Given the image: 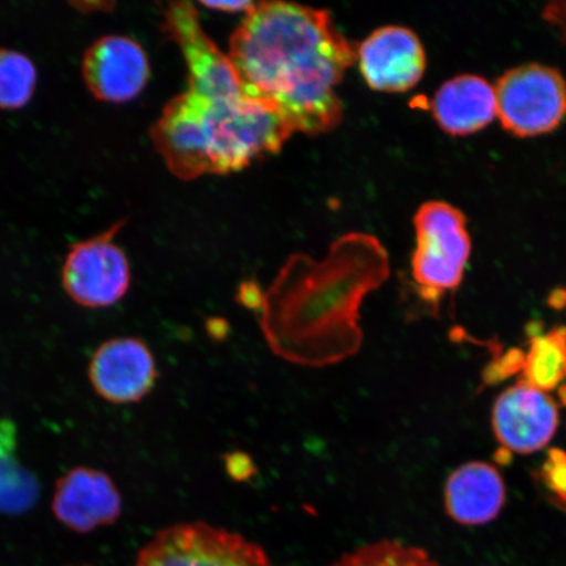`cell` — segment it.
Returning <instances> with one entry per match:
<instances>
[{"label": "cell", "instance_id": "obj_11", "mask_svg": "<svg viewBox=\"0 0 566 566\" xmlns=\"http://www.w3.org/2000/svg\"><path fill=\"white\" fill-rule=\"evenodd\" d=\"M150 65L138 42L106 35L92 44L83 60V77L98 101L126 103L146 87Z\"/></svg>", "mask_w": 566, "mask_h": 566}, {"label": "cell", "instance_id": "obj_14", "mask_svg": "<svg viewBox=\"0 0 566 566\" xmlns=\"http://www.w3.org/2000/svg\"><path fill=\"white\" fill-rule=\"evenodd\" d=\"M444 502L449 515L460 525H485L493 521L504 506V480L491 464L467 463L459 467L449 478Z\"/></svg>", "mask_w": 566, "mask_h": 566}, {"label": "cell", "instance_id": "obj_9", "mask_svg": "<svg viewBox=\"0 0 566 566\" xmlns=\"http://www.w3.org/2000/svg\"><path fill=\"white\" fill-rule=\"evenodd\" d=\"M90 380L96 394L115 405H132L150 394L157 384V364L139 338L109 339L91 359Z\"/></svg>", "mask_w": 566, "mask_h": 566}, {"label": "cell", "instance_id": "obj_1", "mask_svg": "<svg viewBox=\"0 0 566 566\" xmlns=\"http://www.w3.org/2000/svg\"><path fill=\"white\" fill-rule=\"evenodd\" d=\"M166 30L181 49L189 86L163 109L151 138L176 177L242 171L279 153L294 133L263 103L244 94L229 55L205 32L192 3L169 6Z\"/></svg>", "mask_w": 566, "mask_h": 566}, {"label": "cell", "instance_id": "obj_7", "mask_svg": "<svg viewBox=\"0 0 566 566\" xmlns=\"http://www.w3.org/2000/svg\"><path fill=\"white\" fill-rule=\"evenodd\" d=\"M123 224L71 247L62 271L63 287L83 307L113 306L129 289V263L122 248L113 242Z\"/></svg>", "mask_w": 566, "mask_h": 566}, {"label": "cell", "instance_id": "obj_19", "mask_svg": "<svg viewBox=\"0 0 566 566\" xmlns=\"http://www.w3.org/2000/svg\"><path fill=\"white\" fill-rule=\"evenodd\" d=\"M205 7L208 9H212L216 11L223 12H250L256 2H247V0H242V2H202Z\"/></svg>", "mask_w": 566, "mask_h": 566}, {"label": "cell", "instance_id": "obj_15", "mask_svg": "<svg viewBox=\"0 0 566 566\" xmlns=\"http://www.w3.org/2000/svg\"><path fill=\"white\" fill-rule=\"evenodd\" d=\"M526 375L528 384L543 391L566 377V335L563 331L535 339L528 354Z\"/></svg>", "mask_w": 566, "mask_h": 566}, {"label": "cell", "instance_id": "obj_12", "mask_svg": "<svg viewBox=\"0 0 566 566\" xmlns=\"http://www.w3.org/2000/svg\"><path fill=\"white\" fill-rule=\"evenodd\" d=\"M122 512V495L102 471L77 467L56 483L53 513L62 525L76 533L112 525Z\"/></svg>", "mask_w": 566, "mask_h": 566}, {"label": "cell", "instance_id": "obj_2", "mask_svg": "<svg viewBox=\"0 0 566 566\" xmlns=\"http://www.w3.org/2000/svg\"><path fill=\"white\" fill-rule=\"evenodd\" d=\"M229 59L244 94L277 113L294 133L318 136L342 123L336 87L357 51L328 11L256 3L232 34Z\"/></svg>", "mask_w": 566, "mask_h": 566}, {"label": "cell", "instance_id": "obj_16", "mask_svg": "<svg viewBox=\"0 0 566 566\" xmlns=\"http://www.w3.org/2000/svg\"><path fill=\"white\" fill-rule=\"evenodd\" d=\"M329 566H441L421 548L396 541L366 544Z\"/></svg>", "mask_w": 566, "mask_h": 566}, {"label": "cell", "instance_id": "obj_13", "mask_svg": "<svg viewBox=\"0 0 566 566\" xmlns=\"http://www.w3.org/2000/svg\"><path fill=\"white\" fill-rule=\"evenodd\" d=\"M431 111L438 125L450 136H470L497 117L494 88L478 75L452 77L437 91Z\"/></svg>", "mask_w": 566, "mask_h": 566}, {"label": "cell", "instance_id": "obj_17", "mask_svg": "<svg viewBox=\"0 0 566 566\" xmlns=\"http://www.w3.org/2000/svg\"><path fill=\"white\" fill-rule=\"evenodd\" d=\"M38 73L30 59L0 51V109H18L31 101Z\"/></svg>", "mask_w": 566, "mask_h": 566}, {"label": "cell", "instance_id": "obj_4", "mask_svg": "<svg viewBox=\"0 0 566 566\" xmlns=\"http://www.w3.org/2000/svg\"><path fill=\"white\" fill-rule=\"evenodd\" d=\"M413 279L424 301L437 302L462 283L471 238L462 211L448 202L423 203L415 216Z\"/></svg>", "mask_w": 566, "mask_h": 566}, {"label": "cell", "instance_id": "obj_8", "mask_svg": "<svg viewBox=\"0 0 566 566\" xmlns=\"http://www.w3.org/2000/svg\"><path fill=\"white\" fill-rule=\"evenodd\" d=\"M492 422L495 438L506 450L531 454L554 438L558 409L546 391L522 380L499 396Z\"/></svg>", "mask_w": 566, "mask_h": 566}, {"label": "cell", "instance_id": "obj_6", "mask_svg": "<svg viewBox=\"0 0 566 566\" xmlns=\"http://www.w3.org/2000/svg\"><path fill=\"white\" fill-rule=\"evenodd\" d=\"M134 566H272L259 544L203 522L161 530Z\"/></svg>", "mask_w": 566, "mask_h": 566}, {"label": "cell", "instance_id": "obj_20", "mask_svg": "<svg viewBox=\"0 0 566 566\" xmlns=\"http://www.w3.org/2000/svg\"><path fill=\"white\" fill-rule=\"evenodd\" d=\"M71 566H88V565H71Z\"/></svg>", "mask_w": 566, "mask_h": 566}, {"label": "cell", "instance_id": "obj_5", "mask_svg": "<svg viewBox=\"0 0 566 566\" xmlns=\"http://www.w3.org/2000/svg\"><path fill=\"white\" fill-rule=\"evenodd\" d=\"M493 88L500 123L513 136H542L566 117V81L554 67L539 63L514 67Z\"/></svg>", "mask_w": 566, "mask_h": 566}, {"label": "cell", "instance_id": "obj_3", "mask_svg": "<svg viewBox=\"0 0 566 566\" xmlns=\"http://www.w3.org/2000/svg\"><path fill=\"white\" fill-rule=\"evenodd\" d=\"M389 275L378 239L349 233L316 261L294 254L253 310L271 349L289 363L321 367L342 363L363 345L359 308Z\"/></svg>", "mask_w": 566, "mask_h": 566}, {"label": "cell", "instance_id": "obj_18", "mask_svg": "<svg viewBox=\"0 0 566 566\" xmlns=\"http://www.w3.org/2000/svg\"><path fill=\"white\" fill-rule=\"evenodd\" d=\"M543 18L555 28L566 44V0L546 6V9L543 11Z\"/></svg>", "mask_w": 566, "mask_h": 566}, {"label": "cell", "instance_id": "obj_10", "mask_svg": "<svg viewBox=\"0 0 566 566\" xmlns=\"http://www.w3.org/2000/svg\"><path fill=\"white\" fill-rule=\"evenodd\" d=\"M359 67L369 87L379 92H406L422 80L427 55L413 31L385 27L359 46Z\"/></svg>", "mask_w": 566, "mask_h": 566}]
</instances>
